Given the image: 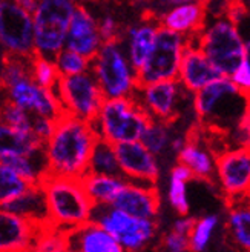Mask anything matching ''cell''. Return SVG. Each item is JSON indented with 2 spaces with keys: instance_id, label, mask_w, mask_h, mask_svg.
<instances>
[{
  "instance_id": "cell-46",
  "label": "cell",
  "mask_w": 250,
  "mask_h": 252,
  "mask_svg": "<svg viewBox=\"0 0 250 252\" xmlns=\"http://www.w3.org/2000/svg\"><path fill=\"white\" fill-rule=\"evenodd\" d=\"M186 142H187V137H184V135H173L172 140H170V145H169V149H172L173 153L178 154L180 151L184 148Z\"/></svg>"
},
{
  "instance_id": "cell-16",
  "label": "cell",
  "mask_w": 250,
  "mask_h": 252,
  "mask_svg": "<svg viewBox=\"0 0 250 252\" xmlns=\"http://www.w3.org/2000/svg\"><path fill=\"white\" fill-rule=\"evenodd\" d=\"M111 206L135 219L157 220L160 212V194L155 185L126 182Z\"/></svg>"
},
{
  "instance_id": "cell-28",
  "label": "cell",
  "mask_w": 250,
  "mask_h": 252,
  "mask_svg": "<svg viewBox=\"0 0 250 252\" xmlns=\"http://www.w3.org/2000/svg\"><path fill=\"white\" fill-rule=\"evenodd\" d=\"M87 174L121 175L114 145L102 140V138H97L91 151L89 163H87Z\"/></svg>"
},
{
  "instance_id": "cell-36",
  "label": "cell",
  "mask_w": 250,
  "mask_h": 252,
  "mask_svg": "<svg viewBox=\"0 0 250 252\" xmlns=\"http://www.w3.org/2000/svg\"><path fill=\"white\" fill-rule=\"evenodd\" d=\"M29 59L5 56L3 63H2V71H0V83H2L3 90L25 77H31Z\"/></svg>"
},
{
  "instance_id": "cell-48",
  "label": "cell",
  "mask_w": 250,
  "mask_h": 252,
  "mask_svg": "<svg viewBox=\"0 0 250 252\" xmlns=\"http://www.w3.org/2000/svg\"><path fill=\"white\" fill-rule=\"evenodd\" d=\"M66 252H79V251H76V249H72V248H69V249H68Z\"/></svg>"
},
{
  "instance_id": "cell-12",
  "label": "cell",
  "mask_w": 250,
  "mask_h": 252,
  "mask_svg": "<svg viewBox=\"0 0 250 252\" xmlns=\"http://www.w3.org/2000/svg\"><path fill=\"white\" fill-rule=\"evenodd\" d=\"M191 95L184 91L178 80L158 82L151 85H140L132 97L149 119L170 123L180 116V111Z\"/></svg>"
},
{
  "instance_id": "cell-6",
  "label": "cell",
  "mask_w": 250,
  "mask_h": 252,
  "mask_svg": "<svg viewBox=\"0 0 250 252\" xmlns=\"http://www.w3.org/2000/svg\"><path fill=\"white\" fill-rule=\"evenodd\" d=\"M149 120L134 98H115L105 100L91 125L98 138L115 146L139 142Z\"/></svg>"
},
{
  "instance_id": "cell-4",
  "label": "cell",
  "mask_w": 250,
  "mask_h": 252,
  "mask_svg": "<svg viewBox=\"0 0 250 252\" xmlns=\"http://www.w3.org/2000/svg\"><path fill=\"white\" fill-rule=\"evenodd\" d=\"M40 186L46 198L49 224L69 234L91 221L94 205L86 195L82 180L46 175Z\"/></svg>"
},
{
  "instance_id": "cell-2",
  "label": "cell",
  "mask_w": 250,
  "mask_h": 252,
  "mask_svg": "<svg viewBox=\"0 0 250 252\" xmlns=\"http://www.w3.org/2000/svg\"><path fill=\"white\" fill-rule=\"evenodd\" d=\"M192 106L199 122L209 129L230 135L249 114V94L241 93L230 79L220 77L192 95Z\"/></svg>"
},
{
  "instance_id": "cell-21",
  "label": "cell",
  "mask_w": 250,
  "mask_h": 252,
  "mask_svg": "<svg viewBox=\"0 0 250 252\" xmlns=\"http://www.w3.org/2000/svg\"><path fill=\"white\" fill-rule=\"evenodd\" d=\"M11 214L31 221L32 224L43 228L49 224V212L43 189L40 185H31L27 188V191L22 192L19 197L11 200L9 203L3 206Z\"/></svg>"
},
{
  "instance_id": "cell-5",
  "label": "cell",
  "mask_w": 250,
  "mask_h": 252,
  "mask_svg": "<svg viewBox=\"0 0 250 252\" xmlns=\"http://www.w3.org/2000/svg\"><path fill=\"white\" fill-rule=\"evenodd\" d=\"M89 72L105 100L132 98L139 88V75L132 68L120 40L106 42L91 59Z\"/></svg>"
},
{
  "instance_id": "cell-7",
  "label": "cell",
  "mask_w": 250,
  "mask_h": 252,
  "mask_svg": "<svg viewBox=\"0 0 250 252\" xmlns=\"http://www.w3.org/2000/svg\"><path fill=\"white\" fill-rule=\"evenodd\" d=\"M77 5L71 0H42L32 14L34 56L54 59L65 49L71 17Z\"/></svg>"
},
{
  "instance_id": "cell-38",
  "label": "cell",
  "mask_w": 250,
  "mask_h": 252,
  "mask_svg": "<svg viewBox=\"0 0 250 252\" xmlns=\"http://www.w3.org/2000/svg\"><path fill=\"white\" fill-rule=\"evenodd\" d=\"M167 200H169V205L177 211L180 216H187L191 208L189 198H187V183L169 180Z\"/></svg>"
},
{
  "instance_id": "cell-23",
  "label": "cell",
  "mask_w": 250,
  "mask_h": 252,
  "mask_svg": "<svg viewBox=\"0 0 250 252\" xmlns=\"http://www.w3.org/2000/svg\"><path fill=\"white\" fill-rule=\"evenodd\" d=\"M215 154L203 140L187 138L184 148L178 153V163L184 165L194 179L210 180L215 175Z\"/></svg>"
},
{
  "instance_id": "cell-15",
  "label": "cell",
  "mask_w": 250,
  "mask_h": 252,
  "mask_svg": "<svg viewBox=\"0 0 250 252\" xmlns=\"http://www.w3.org/2000/svg\"><path fill=\"white\" fill-rule=\"evenodd\" d=\"M102 45V37L98 34V19L87 8L77 5L69 22L65 48L91 60Z\"/></svg>"
},
{
  "instance_id": "cell-41",
  "label": "cell",
  "mask_w": 250,
  "mask_h": 252,
  "mask_svg": "<svg viewBox=\"0 0 250 252\" xmlns=\"http://www.w3.org/2000/svg\"><path fill=\"white\" fill-rule=\"evenodd\" d=\"M229 79L241 93L249 94V90H250V57H247L241 63L238 69H236Z\"/></svg>"
},
{
  "instance_id": "cell-10",
  "label": "cell",
  "mask_w": 250,
  "mask_h": 252,
  "mask_svg": "<svg viewBox=\"0 0 250 252\" xmlns=\"http://www.w3.org/2000/svg\"><path fill=\"white\" fill-rule=\"evenodd\" d=\"M54 93L63 114L91 123L103 105L105 97L91 72L60 77Z\"/></svg>"
},
{
  "instance_id": "cell-37",
  "label": "cell",
  "mask_w": 250,
  "mask_h": 252,
  "mask_svg": "<svg viewBox=\"0 0 250 252\" xmlns=\"http://www.w3.org/2000/svg\"><path fill=\"white\" fill-rule=\"evenodd\" d=\"M31 120H32V116L29 112L6 102V100L2 103V106H0V123L9 126L12 129L31 132Z\"/></svg>"
},
{
  "instance_id": "cell-29",
  "label": "cell",
  "mask_w": 250,
  "mask_h": 252,
  "mask_svg": "<svg viewBox=\"0 0 250 252\" xmlns=\"http://www.w3.org/2000/svg\"><path fill=\"white\" fill-rule=\"evenodd\" d=\"M227 226L233 242L243 249L250 248V208L247 198L233 201L227 214Z\"/></svg>"
},
{
  "instance_id": "cell-45",
  "label": "cell",
  "mask_w": 250,
  "mask_h": 252,
  "mask_svg": "<svg viewBox=\"0 0 250 252\" xmlns=\"http://www.w3.org/2000/svg\"><path fill=\"white\" fill-rule=\"evenodd\" d=\"M169 180H175V182H181V183H187L189 180L194 179L192 172L187 169L184 165L178 163V165H175L172 169H170V175H169Z\"/></svg>"
},
{
  "instance_id": "cell-26",
  "label": "cell",
  "mask_w": 250,
  "mask_h": 252,
  "mask_svg": "<svg viewBox=\"0 0 250 252\" xmlns=\"http://www.w3.org/2000/svg\"><path fill=\"white\" fill-rule=\"evenodd\" d=\"M42 148L43 145L37 142L31 132L12 129L0 123V158L11 156H31Z\"/></svg>"
},
{
  "instance_id": "cell-8",
  "label": "cell",
  "mask_w": 250,
  "mask_h": 252,
  "mask_svg": "<svg viewBox=\"0 0 250 252\" xmlns=\"http://www.w3.org/2000/svg\"><path fill=\"white\" fill-rule=\"evenodd\" d=\"M91 221L106 231L126 252L146 248L154 240L158 228L157 220L135 219L111 205L94 206Z\"/></svg>"
},
{
  "instance_id": "cell-44",
  "label": "cell",
  "mask_w": 250,
  "mask_h": 252,
  "mask_svg": "<svg viewBox=\"0 0 250 252\" xmlns=\"http://www.w3.org/2000/svg\"><path fill=\"white\" fill-rule=\"evenodd\" d=\"M194 224H195V219L194 217H191V216H180L177 220L173 221V226H172L170 231L189 237V234H191V231L194 228Z\"/></svg>"
},
{
  "instance_id": "cell-18",
  "label": "cell",
  "mask_w": 250,
  "mask_h": 252,
  "mask_svg": "<svg viewBox=\"0 0 250 252\" xmlns=\"http://www.w3.org/2000/svg\"><path fill=\"white\" fill-rule=\"evenodd\" d=\"M220 77L221 75L210 65V62L199 51L198 46L189 42L183 53L177 75V80L184 88V91L194 95L195 93L203 90L204 86L215 82Z\"/></svg>"
},
{
  "instance_id": "cell-22",
  "label": "cell",
  "mask_w": 250,
  "mask_h": 252,
  "mask_svg": "<svg viewBox=\"0 0 250 252\" xmlns=\"http://www.w3.org/2000/svg\"><path fill=\"white\" fill-rule=\"evenodd\" d=\"M69 248L79 252H126L100 226L89 221L68 234Z\"/></svg>"
},
{
  "instance_id": "cell-19",
  "label": "cell",
  "mask_w": 250,
  "mask_h": 252,
  "mask_svg": "<svg viewBox=\"0 0 250 252\" xmlns=\"http://www.w3.org/2000/svg\"><path fill=\"white\" fill-rule=\"evenodd\" d=\"M160 30V25L157 19L147 17L141 22L132 25L124 32H121V45L124 48V53L128 56V60L135 71H139L143 63L146 62L149 53L154 46L157 32Z\"/></svg>"
},
{
  "instance_id": "cell-39",
  "label": "cell",
  "mask_w": 250,
  "mask_h": 252,
  "mask_svg": "<svg viewBox=\"0 0 250 252\" xmlns=\"http://www.w3.org/2000/svg\"><path fill=\"white\" fill-rule=\"evenodd\" d=\"M98 34L102 37V42H115L121 39V30L117 20L106 14L102 19H98Z\"/></svg>"
},
{
  "instance_id": "cell-42",
  "label": "cell",
  "mask_w": 250,
  "mask_h": 252,
  "mask_svg": "<svg viewBox=\"0 0 250 252\" xmlns=\"http://www.w3.org/2000/svg\"><path fill=\"white\" fill-rule=\"evenodd\" d=\"M249 9L244 3H227L224 9V19L229 20L233 27L241 30V25L247 20Z\"/></svg>"
},
{
  "instance_id": "cell-25",
  "label": "cell",
  "mask_w": 250,
  "mask_h": 252,
  "mask_svg": "<svg viewBox=\"0 0 250 252\" xmlns=\"http://www.w3.org/2000/svg\"><path fill=\"white\" fill-rule=\"evenodd\" d=\"M2 165H6L14 171L22 180L31 185H40L48 175V163L45 149H39L31 156H11L0 158Z\"/></svg>"
},
{
  "instance_id": "cell-32",
  "label": "cell",
  "mask_w": 250,
  "mask_h": 252,
  "mask_svg": "<svg viewBox=\"0 0 250 252\" xmlns=\"http://www.w3.org/2000/svg\"><path fill=\"white\" fill-rule=\"evenodd\" d=\"M220 224V219L215 214H209L195 220L194 228L189 234V249L191 252H204L209 246L215 229Z\"/></svg>"
},
{
  "instance_id": "cell-35",
  "label": "cell",
  "mask_w": 250,
  "mask_h": 252,
  "mask_svg": "<svg viewBox=\"0 0 250 252\" xmlns=\"http://www.w3.org/2000/svg\"><path fill=\"white\" fill-rule=\"evenodd\" d=\"M28 186L29 185L22 180L11 168L0 163V208L27 191Z\"/></svg>"
},
{
  "instance_id": "cell-49",
  "label": "cell",
  "mask_w": 250,
  "mask_h": 252,
  "mask_svg": "<svg viewBox=\"0 0 250 252\" xmlns=\"http://www.w3.org/2000/svg\"><path fill=\"white\" fill-rule=\"evenodd\" d=\"M0 91H3V88H2V83H0Z\"/></svg>"
},
{
  "instance_id": "cell-1",
  "label": "cell",
  "mask_w": 250,
  "mask_h": 252,
  "mask_svg": "<svg viewBox=\"0 0 250 252\" xmlns=\"http://www.w3.org/2000/svg\"><path fill=\"white\" fill-rule=\"evenodd\" d=\"M91 123L61 114L54 131L43 145L48 175L82 180L87 174L91 151L97 140Z\"/></svg>"
},
{
  "instance_id": "cell-9",
  "label": "cell",
  "mask_w": 250,
  "mask_h": 252,
  "mask_svg": "<svg viewBox=\"0 0 250 252\" xmlns=\"http://www.w3.org/2000/svg\"><path fill=\"white\" fill-rule=\"evenodd\" d=\"M187 45L189 40L184 37L160 27L151 53L143 66L137 71L139 85L177 80L181 57Z\"/></svg>"
},
{
  "instance_id": "cell-27",
  "label": "cell",
  "mask_w": 250,
  "mask_h": 252,
  "mask_svg": "<svg viewBox=\"0 0 250 252\" xmlns=\"http://www.w3.org/2000/svg\"><path fill=\"white\" fill-rule=\"evenodd\" d=\"M5 100L12 105L22 108L23 111L29 112L31 116L35 114L37 108H39L42 97L45 94V90L37 86L31 77H25L11 86L5 88Z\"/></svg>"
},
{
  "instance_id": "cell-13",
  "label": "cell",
  "mask_w": 250,
  "mask_h": 252,
  "mask_svg": "<svg viewBox=\"0 0 250 252\" xmlns=\"http://www.w3.org/2000/svg\"><path fill=\"white\" fill-rule=\"evenodd\" d=\"M215 175L230 203L247 198L250 189L249 148L232 146L218 154L215 157Z\"/></svg>"
},
{
  "instance_id": "cell-30",
  "label": "cell",
  "mask_w": 250,
  "mask_h": 252,
  "mask_svg": "<svg viewBox=\"0 0 250 252\" xmlns=\"http://www.w3.org/2000/svg\"><path fill=\"white\" fill-rule=\"evenodd\" d=\"M172 137H173V134H172L170 123L151 119V120H149V123L146 125V128H144L139 142L152 156L158 157L161 154H165L166 151L169 149Z\"/></svg>"
},
{
  "instance_id": "cell-47",
  "label": "cell",
  "mask_w": 250,
  "mask_h": 252,
  "mask_svg": "<svg viewBox=\"0 0 250 252\" xmlns=\"http://www.w3.org/2000/svg\"><path fill=\"white\" fill-rule=\"evenodd\" d=\"M19 5H20L25 11L29 12V14L32 16V14H34V11L37 9V5H39V2H37V0H20Z\"/></svg>"
},
{
  "instance_id": "cell-24",
  "label": "cell",
  "mask_w": 250,
  "mask_h": 252,
  "mask_svg": "<svg viewBox=\"0 0 250 252\" xmlns=\"http://www.w3.org/2000/svg\"><path fill=\"white\" fill-rule=\"evenodd\" d=\"M86 195L94 206H106L115 200L118 192L126 185L121 175H95L86 174L82 179Z\"/></svg>"
},
{
  "instance_id": "cell-31",
  "label": "cell",
  "mask_w": 250,
  "mask_h": 252,
  "mask_svg": "<svg viewBox=\"0 0 250 252\" xmlns=\"http://www.w3.org/2000/svg\"><path fill=\"white\" fill-rule=\"evenodd\" d=\"M69 249L68 232L53 224H46L39 229L29 252H66Z\"/></svg>"
},
{
  "instance_id": "cell-40",
  "label": "cell",
  "mask_w": 250,
  "mask_h": 252,
  "mask_svg": "<svg viewBox=\"0 0 250 252\" xmlns=\"http://www.w3.org/2000/svg\"><path fill=\"white\" fill-rule=\"evenodd\" d=\"M54 125H56L54 120L32 116V120H31V134L34 135V138H35L37 142H40L42 145H45L48 142V138L51 137L53 131H54Z\"/></svg>"
},
{
  "instance_id": "cell-14",
  "label": "cell",
  "mask_w": 250,
  "mask_h": 252,
  "mask_svg": "<svg viewBox=\"0 0 250 252\" xmlns=\"http://www.w3.org/2000/svg\"><path fill=\"white\" fill-rule=\"evenodd\" d=\"M121 177L126 182L155 185L160 177V163L140 142L115 145Z\"/></svg>"
},
{
  "instance_id": "cell-34",
  "label": "cell",
  "mask_w": 250,
  "mask_h": 252,
  "mask_svg": "<svg viewBox=\"0 0 250 252\" xmlns=\"http://www.w3.org/2000/svg\"><path fill=\"white\" fill-rule=\"evenodd\" d=\"M56 69L60 77H72V75H80L89 72L91 60L86 59L77 53L69 51V49H61V51L53 59Z\"/></svg>"
},
{
  "instance_id": "cell-33",
  "label": "cell",
  "mask_w": 250,
  "mask_h": 252,
  "mask_svg": "<svg viewBox=\"0 0 250 252\" xmlns=\"http://www.w3.org/2000/svg\"><path fill=\"white\" fill-rule=\"evenodd\" d=\"M29 75L32 82L43 90H54L60 79L53 59L39 56H32L29 59Z\"/></svg>"
},
{
  "instance_id": "cell-17",
  "label": "cell",
  "mask_w": 250,
  "mask_h": 252,
  "mask_svg": "<svg viewBox=\"0 0 250 252\" xmlns=\"http://www.w3.org/2000/svg\"><path fill=\"white\" fill-rule=\"evenodd\" d=\"M207 20L204 3L199 2H183L166 12H163L158 19V25L161 28L178 34L189 42H194L198 32L201 31Z\"/></svg>"
},
{
  "instance_id": "cell-20",
  "label": "cell",
  "mask_w": 250,
  "mask_h": 252,
  "mask_svg": "<svg viewBox=\"0 0 250 252\" xmlns=\"http://www.w3.org/2000/svg\"><path fill=\"white\" fill-rule=\"evenodd\" d=\"M39 226L0 208V252H29Z\"/></svg>"
},
{
  "instance_id": "cell-43",
  "label": "cell",
  "mask_w": 250,
  "mask_h": 252,
  "mask_svg": "<svg viewBox=\"0 0 250 252\" xmlns=\"http://www.w3.org/2000/svg\"><path fill=\"white\" fill-rule=\"evenodd\" d=\"M165 248L167 252H191L189 249V237L169 231L163 238Z\"/></svg>"
},
{
  "instance_id": "cell-3",
  "label": "cell",
  "mask_w": 250,
  "mask_h": 252,
  "mask_svg": "<svg viewBox=\"0 0 250 252\" xmlns=\"http://www.w3.org/2000/svg\"><path fill=\"white\" fill-rule=\"evenodd\" d=\"M192 43L198 46L221 77L229 79L249 57V42L241 30L224 17H207Z\"/></svg>"
},
{
  "instance_id": "cell-11",
  "label": "cell",
  "mask_w": 250,
  "mask_h": 252,
  "mask_svg": "<svg viewBox=\"0 0 250 252\" xmlns=\"http://www.w3.org/2000/svg\"><path fill=\"white\" fill-rule=\"evenodd\" d=\"M0 46L11 57L34 56L32 16L19 2L0 0Z\"/></svg>"
}]
</instances>
